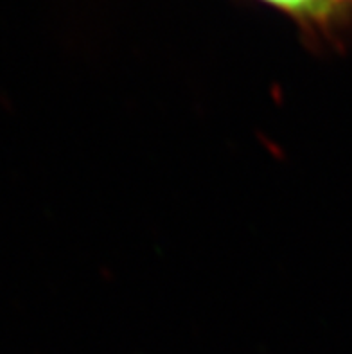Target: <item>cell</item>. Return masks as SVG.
I'll use <instances>...</instances> for the list:
<instances>
[{
    "label": "cell",
    "instance_id": "obj_1",
    "mask_svg": "<svg viewBox=\"0 0 352 354\" xmlns=\"http://www.w3.org/2000/svg\"><path fill=\"white\" fill-rule=\"evenodd\" d=\"M266 4L279 8L295 17L299 22L324 26L335 11V0H264Z\"/></svg>",
    "mask_w": 352,
    "mask_h": 354
},
{
    "label": "cell",
    "instance_id": "obj_2",
    "mask_svg": "<svg viewBox=\"0 0 352 354\" xmlns=\"http://www.w3.org/2000/svg\"><path fill=\"white\" fill-rule=\"evenodd\" d=\"M335 2H352V0H335Z\"/></svg>",
    "mask_w": 352,
    "mask_h": 354
}]
</instances>
